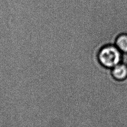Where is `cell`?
<instances>
[{
	"mask_svg": "<svg viewBox=\"0 0 127 127\" xmlns=\"http://www.w3.org/2000/svg\"><path fill=\"white\" fill-rule=\"evenodd\" d=\"M116 46L122 53H127V35H120L116 40Z\"/></svg>",
	"mask_w": 127,
	"mask_h": 127,
	"instance_id": "3",
	"label": "cell"
},
{
	"mask_svg": "<svg viewBox=\"0 0 127 127\" xmlns=\"http://www.w3.org/2000/svg\"><path fill=\"white\" fill-rule=\"evenodd\" d=\"M111 73L117 80H122L127 77V65L122 62L111 68Z\"/></svg>",
	"mask_w": 127,
	"mask_h": 127,
	"instance_id": "2",
	"label": "cell"
},
{
	"mask_svg": "<svg viewBox=\"0 0 127 127\" xmlns=\"http://www.w3.org/2000/svg\"><path fill=\"white\" fill-rule=\"evenodd\" d=\"M98 57L102 65L112 68L122 62V52L116 46L108 45L99 50Z\"/></svg>",
	"mask_w": 127,
	"mask_h": 127,
	"instance_id": "1",
	"label": "cell"
}]
</instances>
